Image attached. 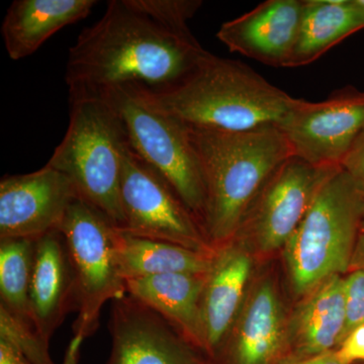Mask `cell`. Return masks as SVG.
Returning <instances> with one entry per match:
<instances>
[{
    "instance_id": "cell-1",
    "label": "cell",
    "mask_w": 364,
    "mask_h": 364,
    "mask_svg": "<svg viewBox=\"0 0 364 364\" xmlns=\"http://www.w3.org/2000/svg\"><path fill=\"white\" fill-rule=\"evenodd\" d=\"M208 54L195 36L167 30L133 0H112L102 18L79 33L69 49V95L97 97L128 85L165 90L181 82Z\"/></svg>"
},
{
    "instance_id": "cell-2",
    "label": "cell",
    "mask_w": 364,
    "mask_h": 364,
    "mask_svg": "<svg viewBox=\"0 0 364 364\" xmlns=\"http://www.w3.org/2000/svg\"><path fill=\"white\" fill-rule=\"evenodd\" d=\"M138 87L148 104L182 123L223 131L279 126L303 100L268 82L250 66L210 52L171 87Z\"/></svg>"
},
{
    "instance_id": "cell-3",
    "label": "cell",
    "mask_w": 364,
    "mask_h": 364,
    "mask_svg": "<svg viewBox=\"0 0 364 364\" xmlns=\"http://www.w3.org/2000/svg\"><path fill=\"white\" fill-rule=\"evenodd\" d=\"M188 128L205 181L203 231L215 249L236 236L254 198L294 153L279 126L247 131Z\"/></svg>"
},
{
    "instance_id": "cell-4",
    "label": "cell",
    "mask_w": 364,
    "mask_h": 364,
    "mask_svg": "<svg viewBox=\"0 0 364 364\" xmlns=\"http://www.w3.org/2000/svg\"><path fill=\"white\" fill-rule=\"evenodd\" d=\"M363 214L364 191L339 167L321 186L284 248L289 284L296 299L333 275L348 272Z\"/></svg>"
},
{
    "instance_id": "cell-5",
    "label": "cell",
    "mask_w": 364,
    "mask_h": 364,
    "mask_svg": "<svg viewBox=\"0 0 364 364\" xmlns=\"http://www.w3.org/2000/svg\"><path fill=\"white\" fill-rule=\"evenodd\" d=\"M70 105L68 129L47 164L68 177L79 198L122 229L119 188L128 140L121 117L102 97H70Z\"/></svg>"
},
{
    "instance_id": "cell-6",
    "label": "cell",
    "mask_w": 364,
    "mask_h": 364,
    "mask_svg": "<svg viewBox=\"0 0 364 364\" xmlns=\"http://www.w3.org/2000/svg\"><path fill=\"white\" fill-rule=\"evenodd\" d=\"M97 97L121 117L131 149L169 182L203 227L205 181L188 124L148 104L136 85L112 88Z\"/></svg>"
},
{
    "instance_id": "cell-7",
    "label": "cell",
    "mask_w": 364,
    "mask_h": 364,
    "mask_svg": "<svg viewBox=\"0 0 364 364\" xmlns=\"http://www.w3.org/2000/svg\"><path fill=\"white\" fill-rule=\"evenodd\" d=\"M117 230L104 214L80 198L69 205L60 224L58 231L65 241L77 291L74 336H91L100 326L105 303L127 294L117 262Z\"/></svg>"
},
{
    "instance_id": "cell-8",
    "label": "cell",
    "mask_w": 364,
    "mask_h": 364,
    "mask_svg": "<svg viewBox=\"0 0 364 364\" xmlns=\"http://www.w3.org/2000/svg\"><path fill=\"white\" fill-rule=\"evenodd\" d=\"M122 231L214 253L202 225L168 181L127 144L119 188Z\"/></svg>"
},
{
    "instance_id": "cell-9",
    "label": "cell",
    "mask_w": 364,
    "mask_h": 364,
    "mask_svg": "<svg viewBox=\"0 0 364 364\" xmlns=\"http://www.w3.org/2000/svg\"><path fill=\"white\" fill-rule=\"evenodd\" d=\"M339 167H320L291 156L267 179L236 236L260 255L286 247L321 186Z\"/></svg>"
},
{
    "instance_id": "cell-10",
    "label": "cell",
    "mask_w": 364,
    "mask_h": 364,
    "mask_svg": "<svg viewBox=\"0 0 364 364\" xmlns=\"http://www.w3.org/2000/svg\"><path fill=\"white\" fill-rule=\"evenodd\" d=\"M294 156L320 167H341L364 130V91L348 85L327 100L301 105L279 124Z\"/></svg>"
},
{
    "instance_id": "cell-11",
    "label": "cell",
    "mask_w": 364,
    "mask_h": 364,
    "mask_svg": "<svg viewBox=\"0 0 364 364\" xmlns=\"http://www.w3.org/2000/svg\"><path fill=\"white\" fill-rule=\"evenodd\" d=\"M107 364H210L159 314L124 294L112 301Z\"/></svg>"
},
{
    "instance_id": "cell-12",
    "label": "cell",
    "mask_w": 364,
    "mask_h": 364,
    "mask_svg": "<svg viewBox=\"0 0 364 364\" xmlns=\"http://www.w3.org/2000/svg\"><path fill=\"white\" fill-rule=\"evenodd\" d=\"M79 198L68 177L46 164L32 173L0 181V239H38L58 230Z\"/></svg>"
},
{
    "instance_id": "cell-13",
    "label": "cell",
    "mask_w": 364,
    "mask_h": 364,
    "mask_svg": "<svg viewBox=\"0 0 364 364\" xmlns=\"http://www.w3.org/2000/svg\"><path fill=\"white\" fill-rule=\"evenodd\" d=\"M287 315L277 284L261 277L210 364H277L287 356Z\"/></svg>"
},
{
    "instance_id": "cell-14",
    "label": "cell",
    "mask_w": 364,
    "mask_h": 364,
    "mask_svg": "<svg viewBox=\"0 0 364 364\" xmlns=\"http://www.w3.org/2000/svg\"><path fill=\"white\" fill-rule=\"evenodd\" d=\"M305 0H267L223 23L217 38L231 52L287 68L298 38Z\"/></svg>"
},
{
    "instance_id": "cell-15",
    "label": "cell",
    "mask_w": 364,
    "mask_h": 364,
    "mask_svg": "<svg viewBox=\"0 0 364 364\" xmlns=\"http://www.w3.org/2000/svg\"><path fill=\"white\" fill-rule=\"evenodd\" d=\"M252 270V250L238 237L215 248L202 299L205 354L210 363L240 312Z\"/></svg>"
},
{
    "instance_id": "cell-16",
    "label": "cell",
    "mask_w": 364,
    "mask_h": 364,
    "mask_svg": "<svg viewBox=\"0 0 364 364\" xmlns=\"http://www.w3.org/2000/svg\"><path fill=\"white\" fill-rule=\"evenodd\" d=\"M28 301L33 327L48 343L68 313L77 311L75 277L58 230L36 240Z\"/></svg>"
},
{
    "instance_id": "cell-17",
    "label": "cell",
    "mask_w": 364,
    "mask_h": 364,
    "mask_svg": "<svg viewBox=\"0 0 364 364\" xmlns=\"http://www.w3.org/2000/svg\"><path fill=\"white\" fill-rule=\"evenodd\" d=\"M345 321L344 277L333 275L299 299L287 315V356L310 358L336 350Z\"/></svg>"
},
{
    "instance_id": "cell-18",
    "label": "cell",
    "mask_w": 364,
    "mask_h": 364,
    "mask_svg": "<svg viewBox=\"0 0 364 364\" xmlns=\"http://www.w3.org/2000/svg\"><path fill=\"white\" fill-rule=\"evenodd\" d=\"M207 275L170 273L129 279L126 293L159 314L184 339L205 354L202 299Z\"/></svg>"
},
{
    "instance_id": "cell-19",
    "label": "cell",
    "mask_w": 364,
    "mask_h": 364,
    "mask_svg": "<svg viewBox=\"0 0 364 364\" xmlns=\"http://www.w3.org/2000/svg\"><path fill=\"white\" fill-rule=\"evenodd\" d=\"M95 0H16L7 9L1 33L9 58L31 56L67 26L85 18Z\"/></svg>"
},
{
    "instance_id": "cell-20",
    "label": "cell",
    "mask_w": 364,
    "mask_h": 364,
    "mask_svg": "<svg viewBox=\"0 0 364 364\" xmlns=\"http://www.w3.org/2000/svg\"><path fill=\"white\" fill-rule=\"evenodd\" d=\"M364 28L358 0H305L301 26L287 68L309 65Z\"/></svg>"
},
{
    "instance_id": "cell-21",
    "label": "cell",
    "mask_w": 364,
    "mask_h": 364,
    "mask_svg": "<svg viewBox=\"0 0 364 364\" xmlns=\"http://www.w3.org/2000/svg\"><path fill=\"white\" fill-rule=\"evenodd\" d=\"M214 253L200 252L117 230V262L124 282L170 273L208 274Z\"/></svg>"
},
{
    "instance_id": "cell-22",
    "label": "cell",
    "mask_w": 364,
    "mask_h": 364,
    "mask_svg": "<svg viewBox=\"0 0 364 364\" xmlns=\"http://www.w3.org/2000/svg\"><path fill=\"white\" fill-rule=\"evenodd\" d=\"M36 240L0 239V306L14 317L31 323L30 287L32 282Z\"/></svg>"
},
{
    "instance_id": "cell-23",
    "label": "cell",
    "mask_w": 364,
    "mask_h": 364,
    "mask_svg": "<svg viewBox=\"0 0 364 364\" xmlns=\"http://www.w3.org/2000/svg\"><path fill=\"white\" fill-rule=\"evenodd\" d=\"M0 338L6 340L32 364H55L49 343L40 336L31 323L14 317L0 306Z\"/></svg>"
},
{
    "instance_id": "cell-24",
    "label": "cell",
    "mask_w": 364,
    "mask_h": 364,
    "mask_svg": "<svg viewBox=\"0 0 364 364\" xmlns=\"http://www.w3.org/2000/svg\"><path fill=\"white\" fill-rule=\"evenodd\" d=\"M141 11L171 32L193 35L188 21L202 6L200 0H133Z\"/></svg>"
},
{
    "instance_id": "cell-25",
    "label": "cell",
    "mask_w": 364,
    "mask_h": 364,
    "mask_svg": "<svg viewBox=\"0 0 364 364\" xmlns=\"http://www.w3.org/2000/svg\"><path fill=\"white\" fill-rule=\"evenodd\" d=\"M344 296L346 321L342 341L355 328L364 324V270L349 272L344 277Z\"/></svg>"
},
{
    "instance_id": "cell-26",
    "label": "cell",
    "mask_w": 364,
    "mask_h": 364,
    "mask_svg": "<svg viewBox=\"0 0 364 364\" xmlns=\"http://www.w3.org/2000/svg\"><path fill=\"white\" fill-rule=\"evenodd\" d=\"M337 358L344 364L358 361L364 363V324L355 328L335 350Z\"/></svg>"
},
{
    "instance_id": "cell-27",
    "label": "cell",
    "mask_w": 364,
    "mask_h": 364,
    "mask_svg": "<svg viewBox=\"0 0 364 364\" xmlns=\"http://www.w3.org/2000/svg\"><path fill=\"white\" fill-rule=\"evenodd\" d=\"M341 167L350 176L356 186L364 191V130L352 145Z\"/></svg>"
},
{
    "instance_id": "cell-28",
    "label": "cell",
    "mask_w": 364,
    "mask_h": 364,
    "mask_svg": "<svg viewBox=\"0 0 364 364\" xmlns=\"http://www.w3.org/2000/svg\"><path fill=\"white\" fill-rule=\"evenodd\" d=\"M277 364H344L337 358L335 350L310 356V358H298L294 356H284Z\"/></svg>"
},
{
    "instance_id": "cell-29",
    "label": "cell",
    "mask_w": 364,
    "mask_h": 364,
    "mask_svg": "<svg viewBox=\"0 0 364 364\" xmlns=\"http://www.w3.org/2000/svg\"><path fill=\"white\" fill-rule=\"evenodd\" d=\"M0 364H32L20 353L16 348L7 342L0 338Z\"/></svg>"
},
{
    "instance_id": "cell-30",
    "label": "cell",
    "mask_w": 364,
    "mask_h": 364,
    "mask_svg": "<svg viewBox=\"0 0 364 364\" xmlns=\"http://www.w3.org/2000/svg\"><path fill=\"white\" fill-rule=\"evenodd\" d=\"M353 270H364V233L359 234L352 254L348 272Z\"/></svg>"
},
{
    "instance_id": "cell-31",
    "label": "cell",
    "mask_w": 364,
    "mask_h": 364,
    "mask_svg": "<svg viewBox=\"0 0 364 364\" xmlns=\"http://www.w3.org/2000/svg\"><path fill=\"white\" fill-rule=\"evenodd\" d=\"M83 340L85 339L81 338V337H73L68 347H67L65 355H64L63 363H62V364H78L79 355H80V347Z\"/></svg>"
},
{
    "instance_id": "cell-32",
    "label": "cell",
    "mask_w": 364,
    "mask_h": 364,
    "mask_svg": "<svg viewBox=\"0 0 364 364\" xmlns=\"http://www.w3.org/2000/svg\"><path fill=\"white\" fill-rule=\"evenodd\" d=\"M360 233H364V214H363V222H361Z\"/></svg>"
},
{
    "instance_id": "cell-33",
    "label": "cell",
    "mask_w": 364,
    "mask_h": 364,
    "mask_svg": "<svg viewBox=\"0 0 364 364\" xmlns=\"http://www.w3.org/2000/svg\"><path fill=\"white\" fill-rule=\"evenodd\" d=\"M359 4H360L361 6H363V9H364V0H358Z\"/></svg>"
}]
</instances>
